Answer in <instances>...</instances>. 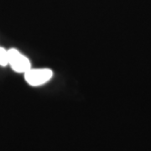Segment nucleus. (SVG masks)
<instances>
[{
  "label": "nucleus",
  "mask_w": 151,
  "mask_h": 151,
  "mask_svg": "<svg viewBox=\"0 0 151 151\" xmlns=\"http://www.w3.org/2000/svg\"><path fill=\"white\" fill-rule=\"evenodd\" d=\"M52 71L49 69H29L24 73L25 80L29 85L34 86H40L51 79Z\"/></svg>",
  "instance_id": "f03ea898"
},
{
  "label": "nucleus",
  "mask_w": 151,
  "mask_h": 151,
  "mask_svg": "<svg viewBox=\"0 0 151 151\" xmlns=\"http://www.w3.org/2000/svg\"><path fill=\"white\" fill-rule=\"evenodd\" d=\"M8 61L12 69L19 73H25L30 69L29 60L14 49L8 50Z\"/></svg>",
  "instance_id": "f257e3e1"
},
{
  "label": "nucleus",
  "mask_w": 151,
  "mask_h": 151,
  "mask_svg": "<svg viewBox=\"0 0 151 151\" xmlns=\"http://www.w3.org/2000/svg\"><path fill=\"white\" fill-rule=\"evenodd\" d=\"M9 64L8 61V50L0 47V65L4 66Z\"/></svg>",
  "instance_id": "7ed1b4c3"
}]
</instances>
